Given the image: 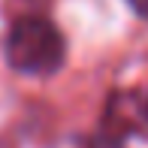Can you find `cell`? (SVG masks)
<instances>
[{
  "label": "cell",
  "mask_w": 148,
  "mask_h": 148,
  "mask_svg": "<svg viewBox=\"0 0 148 148\" xmlns=\"http://www.w3.org/2000/svg\"><path fill=\"white\" fill-rule=\"evenodd\" d=\"M66 42L60 30L42 15H24L9 27L6 60L24 76H55L64 66Z\"/></svg>",
  "instance_id": "1"
},
{
  "label": "cell",
  "mask_w": 148,
  "mask_h": 148,
  "mask_svg": "<svg viewBox=\"0 0 148 148\" xmlns=\"http://www.w3.org/2000/svg\"><path fill=\"white\" fill-rule=\"evenodd\" d=\"M58 148H124L121 139H112L109 133H94V136H73Z\"/></svg>",
  "instance_id": "3"
},
{
  "label": "cell",
  "mask_w": 148,
  "mask_h": 148,
  "mask_svg": "<svg viewBox=\"0 0 148 148\" xmlns=\"http://www.w3.org/2000/svg\"><path fill=\"white\" fill-rule=\"evenodd\" d=\"M127 3H130V9L136 12V15L148 18V0H127Z\"/></svg>",
  "instance_id": "4"
},
{
  "label": "cell",
  "mask_w": 148,
  "mask_h": 148,
  "mask_svg": "<svg viewBox=\"0 0 148 148\" xmlns=\"http://www.w3.org/2000/svg\"><path fill=\"white\" fill-rule=\"evenodd\" d=\"M103 133L112 139H148V88H118L103 106Z\"/></svg>",
  "instance_id": "2"
}]
</instances>
